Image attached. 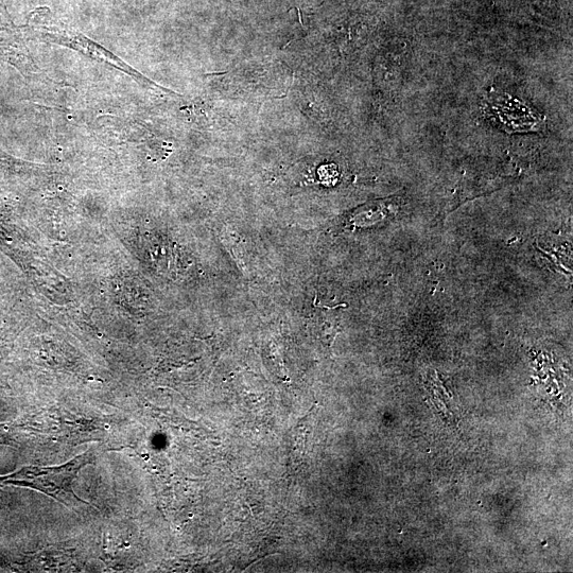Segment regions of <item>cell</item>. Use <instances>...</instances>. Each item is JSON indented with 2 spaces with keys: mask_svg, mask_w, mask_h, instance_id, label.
Segmentation results:
<instances>
[{
  "mask_svg": "<svg viewBox=\"0 0 573 573\" xmlns=\"http://www.w3.org/2000/svg\"><path fill=\"white\" fill-rule=\"evenodd\" d=\"M95 459L89 451L61 466L24 467L19 472L0 477V482L36 490L65 503L72 497L82 501L74 494V483L82 468Z\"/></svg>",
  "mask_w": 573,
  "mask_h": 573,
  "instance_id": "1",
  "label": "cell"
},
{
  "mask_svg": "<svg viewBox=\"0 0 573 573\" xmlns=\"http://www.w3.org/2000/svg\"><path fill=\"white\" fill-rule=\"evenodd\" d=\"M483 114L493 125L509 134L541 131L545 116L505 93L492 91L483 100Z\"/></svg>",
  "mask_w": 573,
  "mask_h": 573,
  "instance_id": "2",
  "label": "cell"
},
{
  "mask_svg": "<svg viewBox=\"0 0 573 573\" xmlns=\"http://www.w3.org/2000/svg\"><path fill=\"white\" fill-rule=\"evenodd\" d=\"M297 428V434L294 436V445L291 453V460L297 463L305 454V444L307 439V425L306 419Z\"/></svg>",
  "mask_w": 573,
  "mask_h": 573,
  "instance_id": "3",
  "label": "cell"
}]
</instances>
